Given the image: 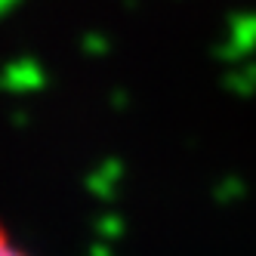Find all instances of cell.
<instances>
[{
    "mask_svg": "<svg viewBox=\"0 0 256 256\" xmlns=\"http://www.w3.org/2000/svg\"><path fill=\"white\" fill-rule=\"evenodd\" d=\"M0 256H25L19 247H16L12 241H10V238L4 234V232H0Z\"/></svg>",
    "mask_w": 256,
    "mask_h": 256,
    "instance_id": "cell-1",
    "label": "cell"
}]
</instances>
